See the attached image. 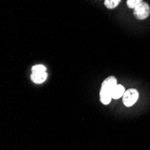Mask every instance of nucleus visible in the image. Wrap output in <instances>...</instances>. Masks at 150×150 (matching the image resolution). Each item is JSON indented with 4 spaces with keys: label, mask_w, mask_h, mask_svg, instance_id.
<instances>
[{
    "label": "nucleus",
    "mask_w": 150,
    "mask_h": 150,
    "mask_svg": "<svg viewBox=\"0 0 150 150\" xmlns=\"http://www.w3.org/2000/svg\"><path fill=\"white\" fill-rule=\"evenodd\" d=\"M121 0H105L104 6L109 9H113L118 6V5L120 3Z\"/></svg>",
    "instance_id": "6"
},
{
    "label": "nucleus",
    "mask_w": 150,
    "mask_h": 150,
    "mask_svg": "<svg viewBox=\"0 0 150 150\" xmlns=\"http://www.w3.org/2000/svg\"><path fill=\"white\" fill-rule=\"evenodd\" d=\"M46 72V67L44 65H35L32 67V73Z\"/></svg>",
    "instance_id": "8"
},
{
    "label": "nucleus",
    "mask_w": 150,
    "mask_h": 150,
    "mask_svg": "<svg viewBox=\"0 0 150 150\" xmlns=\"http://www.w3.org/2000/svg\"><path fill=\"white\" fill-rule=\"evenodd\" d=\"M116 85H117V79L114 76H109L103 80L100 91V101L104 105H107L111 103L112 99V93Z\"/></svg>",
    "instance_id": "1"
},
{
    "label": "nucleus",
    "mask_w": 150,
    "mask_h": 150,
    "mask_svg": "<svg viewBox=\"0 0 150 150\" xmlns=\"http://www.w3.org/2000/svg\"><path fill=\"white\" fill-rule=\"evenodd\" d=\"M138 99H139V92L134 88L126 90L123 96H122V101H123L124 105L127 107H130L133 104H135L136 102L138 101Z\"/></svg>",
    "instance_id": "2"
},
{
    "label": "nucleus",
    "mask_w": 150,
    "mask_h": 150,
    "mask_svg": "<svg viewBox=\"0 0 150 150\" xmlns=\"http://www.w3.org/2000/svg\"><path fill=\"white\" fill-rule=\"evenodd\" d=\"M142 2H143V0H127V6L129 8L134 9Z\"/></svg>",
    "instance_id": "7"
},
{
    "label": "nucleus",
    "mask_w": 150,
    "mask_h": 150,
    "mask_svg": "<svg viewBox=\"0 0 150 150\" xmlns=\"http://www.w3.org/2000/svg\"><path fill=\"white\" fill-rule=\"evenodd\" d=\"M48 78L47 72H38V73H32L31 79L35 84H42L46 81Z\"/></svg>",
    "instance_id": "4"
},
{
    "label": "nucleus",
    "mask_w": 150,
    "mask_h": 150,
    "mask_svg": "<svg viewBox=\"0 0 150 150\" xmlns=\"http://www.w3.org/2000/svg\"><path fill=\"white\" fill-rule=\"evenodd\" d=\"M149 13H150V7L148 4L146 2H142L141 4H139L137 7L134 8L133 11L134 16L139 20H144L147 18L149 16Z\"/></svg>",
    "instance_id": "3"
},
{
    "label": "nucleus",
    "mask_w": 150,
    "mask_h": 150,
    "mask_svg": "<svg viewBox=\"0 0 150 150\" xmlns=\"http://www.w3.org/2000/svg\"><path fill=\"white\" fill-rule=\"evenodd\" d=\"M125 91L126 90H125V88H124L123 86L117 84L114 86V88L112 90V99H119V98L122 97V96H123L124 93H125Z\"/></svg>",
    "instance_id": "5"
}]
</instances>
